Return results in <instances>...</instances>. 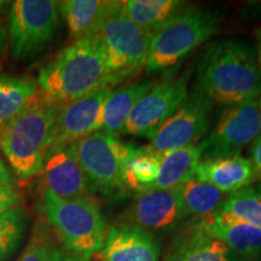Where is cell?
<instances>
[{"label":"cell","mask_w":261,"mask_h":261,"mask_svg":"<svg viewBox=\"0 0 261 261\" xmlns=\"http://www.w3.org/2000/svg\"><path fill=\"white\" fill-rule=\"evenodd\" d=\"M159 256L155 238L137 225H116L107 232L103 261H159Z\"/></svg>","instance_id":"2e32d148"},{"label":"cell","mask_w":261,"mask_h":261,"mask_svg":"<svg viewBox=\"0 0 261 261\" xmlns=\"http://www.w3.org/2000/svg\"><path fill=\"white\" fill-rule=\"evenodd\" d=\"M40 172L45 191L61 200L74 201L91 197L89 185L77 160L75 143L48 148Z\"/></svg>","instance_id":"4fadbf2b"},{"label":"cell","mask_w":261,"mask_h":261,"mask_svg":"<svg viewBox=\"0 0 261 261\" xmlns=\"http://www.w3.org/2000/svg\"><path fill=\"white\" fill-rule=\"evenodd\" d=\"M55 246L42 231H37L17 261H50Z\"/></svg>","instance_id":"83f0119b"},{"label":"cell","mask_w":261,"mask_h":261,"mask_svg":"<svg viewBox=\"0 0 261 261\" xmlns=\"http://www.w3.org/2000/svg\"><path fill=\"white\" fill-rule=\"evenodd\" d=\"M198 90L212 102L226 107L256 99L261 74L255 52L246 42L215 41L198 64Z\"/></svg>","instance_id":"6da1fadb"},{"label":"cell","mask_w":261,"mask_h":261,"mask_svg":"<svg viewBox=\"0 0 261 261\" xmlns=\"http://www.w3.org/2000/svg\"><path fill=\"white\" fill-rule=\"evenodd\" d=\"M184 79H168L152 85L130 112L122 133L151 138L188 98Z\"/></svg>","instance_id":"8fae6325"},{"label":"cell","mask_w":261,"mask_h":261,"mask_svg":"<svg viewBox=\"0 0 261 261\" xmlns=\"http://www.w3.org/2000/svg\"><path fill=\"white\" fill-rule=\"evenodd\" d=\"M182 6L184 3L178 0H126L121 2V11L132 23L154 33L182 10Z\"/></svg>","instance_id":"603a6c76"},{"label":"cell","mask_w":261,"mask_h":261,"mask_svg":"<svg viewBox=\"0 0 261 261\" xmlns=\"http://www.w3.org/2000/svg\"><path fill=\"white\" fill-rule=\"evenodd\" d=\"M179 191L187 217L201 219L211 217L226 200V195L215 189L213 185L196 178V175L179 187Z\"/></svg>","instance_id":"cb8c5ba5"},{"label":"cell","mask_w":261,"mask_h":261,"mask_svg":"<svg viewBox=\"0 0 261 261\" xmlns=\"http://www.w3.org/2000/svg\"><path fill=\"white\" fill-rule=\"evenodd\" d=\"M250 162H252L257 178L261 179V133L250 146Z\"/></svg>","instance_id":"f546056e"},{"label":"cell","mask_w":261,"mask_h":261,"mask_svg":"<svg viewBox=\"0 0 261 261\" xmlns=\"http://www.w3.org/2000/svg\"><path fill=\"white\" fill-rule=\"evenodd\" d=\"M202 160L200 144H191L184 148L163 152L160 172L152 189L171 190L181 187L194 177L196 168Z\"/></svg>","instance_id":"44dd1931"},{"label":"cell","mask_w":261,"mask_h":261,"mask_svg":"<svg viewBox=\"0 0 261 261\" xmlns=\"http://www.w3.org/2000/svg\"><path fill=\"white\" fill-rule=\"evenodd\" d=\"M96 37L103 47L113 86L145 67L152 33L126 18L121 2H115Z\"/></svg>","instance_id":"8992f818"},{"label":"cell","mask_w":261,"mask_h":261,"mask_svg":"<svg viewBox=\"0 0 261 261\" xmlns=\"http://www.w3.org/2000/svg\"><path fill=\"white\" fill-rule=\"evenodd\" d=\"M39 91L58 104H68L102 87H113L98 38L75 40L40 70Z\"/></svg>","instance_id":"7a4b0ae2"},{"label":"cell","mask_w":261,"mask_h":261,"mask_svg":"<svg viewBox=\"0 0 261 261\" xmlns=\"http://www.w3.org/2000/svg\"><path fill=\"white\" fill-rule=\"evenodd\" d=\"M25 227V217L18 208L0 214V260H4L15 252L21 242Z\"/></svg>","instance_id":"4316f807"},{"label":"cell","mask_w":261,"mask_h":261,"mask_svg":"<svg viewBox=\"0 0 261 261\" xmlns=\"http://www.w3.org/2000/svg\"><path fill=\"white\" fill-rule=\"evenodd\" d=\"M261 133L260 97L249 102L226 107L217 125L200 143L202 160L237 156Z\"/></svg>","instance_id":"9c48e42d"},{"label":"cell","mask_w":261,"mask_h":261,"mask_svg":"<svg viewBox=\"0 0 261 261\" xmlns=\"http://www.w3.org/2000/svg\"><path fill=\"white\" fill-rule=\"evenodd\" d=\"M165 261H238L200 221L179 233Z\"/></svg>","instance_id":"ac0fdd59"},{"label":"cell","mask_w":261,"mask_h":261,"mask_svg":"<svg viewBox=\"0 0 261 261\" xmlns=\"http://www.w3.org/2000/svg\"><path fill=\"white\" fill-rule=\"evenodd\" d=\"M58 18V2L16 0L12 3L9 32L16 60H27L44 50L54 38Z\"/></svg>","instance_id":"ba28073f"},{"label":"cell","mask_w":261,"mask_h":261,"mask_svg":"<svg viewBox=\"0 0 261 261\" xmlns=\"http://www.w3.org/2000/svg\"><path fill=\"white\" fill-rule=\"evenodd\" d=\"M196 178L213 185L225 195L243 190L257 179L250 160L243 156H231L201 160L195 172Z\"/></svg>","instance_id":"e0dca14e"},{"label":"cell","mask_w":261,"mask_h":261,"mask_svg":"<svg viewBox=\"0 0 261 261\" xmlns=\"http://www.w3.org/2000/svg\"><path fill=\"white\" fill-rule=\"evenodd\" d=\"M79 257L80 256L75 255V254L68 253L63 249L55 247L50 261H79Z\"/></svg>","instance_id":"1f68e13d"},{"label":"cell","mask_w":261,"mask_h":261,"mask_svg":"<svg viewBox=\"0 0 261 261\" xmlns=\"http://www.w3.org/2000/svg\"><path fill=\"white\" fill-rule=\"evenodd\" d=\"M19 195L12 188H0V214L18 203Z\"/></svg>","instance_id":"f1b7e54d"},{"label":"cell","mask_w":261,"mask_h":261,"mask_svg":"<svg viewBox=\"0 0 261 261\" xmlns=\"http://www.w3.org/2000/svg\"><path fill=\"white\" fill-rule=\"evenodd\" d=\"M200 223L221 241L238 261H255L261 257V230L228 215L214 213Z\"/></svg>","instance_id":"9a60e30c"},{"label":"cell","mask_w":261,"mask_h":261,"mask_svg":"<svg viewBox=\"0 0 261 261\" xmlns=\"http://www.w3.org/2000/svg\"><path fill=\"white\" fill-rule=\"evenodd\" d=\"M8 4H9V2H2V0H0V12H2V10L4 9Z\"/></svg>","instance_id":"e575fe53"},{"label":"cell","mask_w":261,"mask_h":261,"mask_svg":"<svg viewBox=\"0 0 261 261\" xmlns=\"http://www.w3.org/2000/svg\"><path fill=\"white\" fill-rule=\"evenodd\" d=\"M152 85L150 81H142L112 90L103 108V132L112 135L122 133L130 112Z\"/></svg>","instance_id":"7402d4cb"},{"label":"cell","mask_w":261,"mask_h":261,"mask_svg":"<svg viewBox=\"0 0 261 261\" xmlns=\"http://www.w3.org/2000/svg\"><path fill=\"white\" fill-rule=\"evenodd\" d=\"M256 39H257V64H259V69L261 74V29H259L256 33Z\"/></svg>","instance_id":"d6a6232c"},{"label":"cell","mask_w":261,"mask_h":261,"mask_svg":"<svg viewBox=\"0 0 261 261\" xmlns=\"http://www.w3.org/2000/svg\"><path fill=\"white\" fill-rule=\"evenodd\" d=\"M218 29L219 18L210 10H180L152 33L145 69L156 73L175 67Z\"/></svg>","instance_id":"277c9868"},{"label":"cell","mask_w":261,"mask_h":261,"mask_svg":"<svg viewBox=\"0 0 261 261\" xmlns=\"http://www.w3.org/2000/svg\"><path fill=\"white\" fill-rule=\"evenodd\" d=\"M76 155L91 192L110 195L125 190L122 163L130 144L116 135L98 130L75 143Z\"/></svg>","instance_id":"52a82bcc"},{"label":"cell","mask_w":261,"mask_h":261,"mask_svg":"<svg viewBox=\"0 0 261 261\" xmlns=\"http://www.w3.org/2000/svg\"><path fill=\"white\" fill-rule=\"evenodd\" d=\"M14 185V179L10 174L8 167L0 158V188H11Z\"/></svg>","instance_id":"4dcf8cb0"},{"label":"cell","mask_w":261,"mask_h":261,"mask_svg":"<svg viewBox=\"0 0 261 261\" xmlns=\"http://www.w3.org/2000/svg\"><path fill=\"white\" fill-rule=\"evenodd\" d=\"M179 188L171 190L140 192L132 207V219L137 226L152 230H168L185 219Z\"/></svg>","instance_id":"5bb4252c"},{"label":"cell","mask_w":261,"mask_h":261,"mask_svg":"<svg viewBox=\"0 0 261 261\" xmlns=\"http://www.w3.org/2000/svg\"><path fill=\"white\" fill-rule=\"evenodd\" d=\"M61 108L62 104L39 91L17 116L0 128V149L18 178L25 180L41 171Z\"/></svg>","instance_id":"3957f363"},{"label":"cell","mask_w":261,"mask_h":261,"mask_svg":"<svg viewBox=\"0 0 261 261\" xmlns=\"http://www.w3.org/2000/svg\"><path fill=\"white\" fill-rule=\"evenodd\" d=\"M113 87L106 86L62 106L50 137V146L77 143L102 130L103 108Z\"/></svg>","instance_id":"7c38bea8"},{"label":"cell","mask_w":261,"mask_h":261,"mask_svg":"<svg viewBox=\"0 0 261 261\" xmlns=\"http://www.w3.org/2000/svg\"><path fill=\"white\" fill-rule=\"evenodd\" d=\"M162 152L151 146L130 144L128 154L122 163V177L125 188L138 194L154 188L161 166Z\"/></svg>","instance_id":"ffe728a7"},{"label":"cell","mask_w":261,"mask_h":261,"mask_svg":"<svg viewBox=\"0 0 261 261\" xmlns=\"http://www.w3.org/2000/svg\"><path fill=\"white\" fill-rule=\"evenodd\" d=\"M212 109L210 98L200 90L195 91L150 138V146L163 154L197 144L210 128Z\"/></svg>","instance_id":"30bf717a"},{"label":"cell","mask_w":261,"mask_h":261,"mask_svg":"<svg viewBox=\"0 0 261 261\" xmlns=\"http://www.w3.org/2000/svg\"><path fill=\"white\" fill-rule=\"evenodd\" d=\"M115 2L104 0H65L58 2L70 37L75 40L94 37Z\"/></svg>","instance_id":"d6986e66"},{"label":"cell","mask_w":261,"mask_h":261,"mask_svg":"<svg viewBox=\"0 0 261 261\" xmlns=\"http://www.w3.org/2000/svg\"><path fill=\"white\" fill-rule=\"evenodd\" d=\"M215 213L236 218L261 230V187H248L228 195Z\"/></svg>","instance_id":"484cf974"},{"label":"cell","mask_w":261,"mask_h":261,"mask_svg":"<svg viewBox=\"0 0 261 261\" xmlns=\"http://www.w3.org/2000/svg\"><path fill=\"white\" fill-rule=\"evenodd\" d=\"M39 93L31 77L0 76V128L17 116Z\"/></svg>","instance_id":"d4e9b609"},{"label":"cell","mask_w":261,"mask_h":261,"mask_svg":"<svg viewBox=\"0 0 261 261\" xmlns=\"http://www.w3.org/2000/svg\"><path fill=\"white\" fill-rule=\"evenodd\" d=\"M44 211L68 252L90 259L94 253L102 250L107 237V223L92 197L65 201L45 191Z\"/></svg>","instance_id":"5b68a950"},{"label":"cell","mask_w":261,"mask_h":261,"mask_svg":"<svg viewBox=\"0 0 261 261\" xmlns=\"http://www.w3.org/2000/svg\"><path fill=\"white\" fill-rule=\"evenodd\" d=\"M5 42H6V34L5 29L0 27V58L3 56V52L5 50Z\"/></svg>","instance_id":"836d02e7"},{"label":"cell","mask_w":261,"mask_h":261,"mask_svg":"<svg viewBox=\"0 0 261 261\" xmlns=\"http://www.w3.org/2000/svg\"><path fill=\"white\" fill-rule=\"evenodd\" d=\"M260 107H261V96H260Z\"/></svg>","instance_id":"d590c367"}]
</instances>
